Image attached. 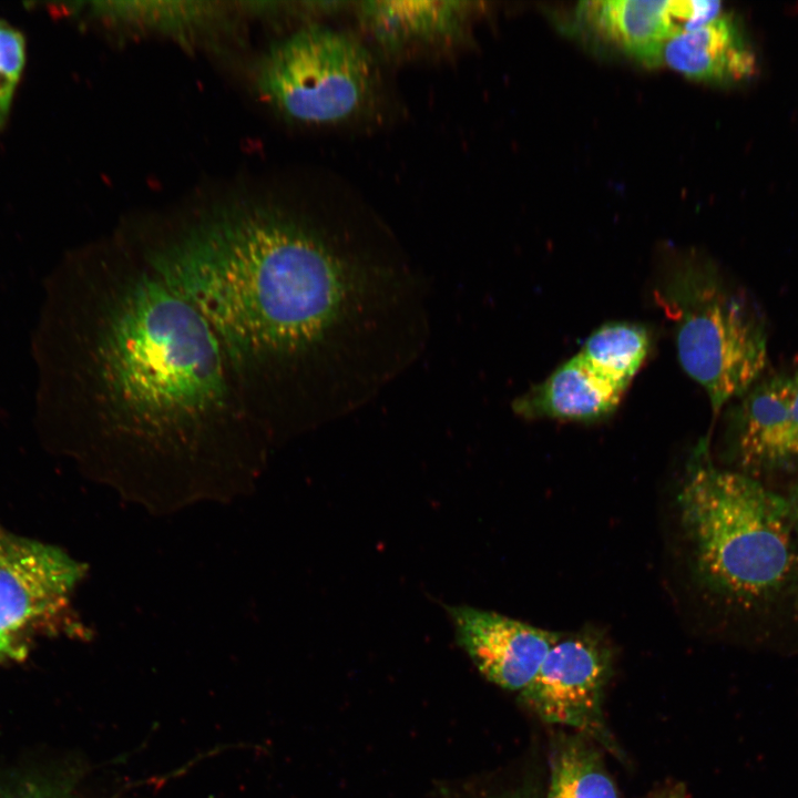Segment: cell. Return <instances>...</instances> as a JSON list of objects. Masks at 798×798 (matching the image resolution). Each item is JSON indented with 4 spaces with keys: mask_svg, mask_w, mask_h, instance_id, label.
Instances as JSON below:
<instances>
[{
    "mask_svg": "<svg viewBox=\"0 0 798 798\" xmlns=\"http://www.w3.org/2000/svg\"><path fill=\"white\" fill-rule=\"evenodd\" d=\"M137 257L207 321L272 440L364 407L429 338L401 254L272 205L204 213Z\"/></svg>",
    "mask_w": 798,
    "mask_h": 798,
    "instance_id": "cell-1",
    "label": "cell"
},
{
    "mask_svg": "<svg viewBox=\"0 0 798 798\" xmlns=\"http://www.w3.org/2000/svg\"><path fill=\"white\" fill-rule=\"evenodd\" d=\"M76 266L54 277L38 341L53 416L151 507L248 488L270 440L207 321L140 258Z\"/></svg>",
    "mask_w": 798,
    "mask_h": 798,
    "instance_id": "cell-2",
    "label": "cell"
},
{
    "mask_svg": "<svg viewBox=\"0 0 798 798\" xmlns=\"http://www.w3.org/2000/svg\"><path fill=\"white\" fill-rule=\"evenodd\" d=\"M677 509L694 572L709 592L754 611L798 593V535L787 498L717 467L704 440L688 460Z\"/></svg>",
    "mask_w": 798,
    "mask_h": 798,
    "instance_id": "cell-3",
    "label": "cell"
},
{
    "mask_svg": "<svg viewBox=\"0 0 798 798\" xmlns=\"http://www.w3.org/2000/svg\"><path fill=\"white\" fill-rule=\"evenodd\" d=\"M661 300L674 323L678 360L706 391L714 415L759 381L768 360L767 332L744 294L692 262L674 269Z\"/></svg>",
    "mask_w": 798,
    "mask_h": 798,
    "instance_id": "cell-4",
    "label": "cell"
},
{
    "mask_svg": "<svg viewBox=\"0 0 798 798\" xmlns=\"http://www.w3.org/2000/svg\"><path fill=\"white\" fill-rule=\"evenodd\" d=\"M257 88L294 122L337 126L374 108L380 79L370 50L355 35L309 24L272 45L257 68Z\"/></svg>",
    "mask_w": 798,
    "mask_h": 798,
    "instance_id": "cell-5",
    "label": "cell"
},
{
    "mask_svg": "<svg viewBox=\"0 0 798 798\" xmlns=\"http://www.w3.org/2000/svg\"><path fill=\"white\" fill-rule=\"evenodd\" d=\"M84 570L53 545L0 529V661L24 656L32 636L55 628Z\"/></svg>",
    "mask_w": 798,
    "mask_h": 798,
    "instance_id": "cell-6",
    "label": "cell"
},
{
    "mask_svg": "<svg viewBox=\"0 0 798 798\" xmlns=\"http://www.w3.org/2000/svg\"><path fill=\"white\" fill-rule=\"evenodd\" d=\"M610 674L611 653L601 637L590 631L561 633L520 697L546 723L594 729Z\"/></svg>",
    "mask_w": 798,
    "mask_h": 798,
    "instance_id": "cell-7",
    "label": "cell"
},
{
    "mask_svg": "<svg viewBox=\"0 0 798 798\" xmlns=\"http://www.w3.org/2000/svg\"><path fill=\"white\" fill-rule=\"evenodd\" d=\"M743 397L733 431L738 470L757 478L798 468V370L759 380Z\"/></svg>",
    "mask_w": 798,
    "mask_h": 798,
    "instance_id": "cell-8",
    "label": "cell"
},
{
    "mask_svg": "<svg viewBox=\"0 0 798 798\" xmlns=\"http://www.w3.org/2000/svg\"><path fill=\"white\" fill-rule=\"evenodd\" d=\"M459 645L491 683L522 692L561 633L470 606H450Z\"/></svg>",
    "mask_w": 798,
    "mask_h": 798,
    "instance_id": "cell-9",
    "label": "cell"
},
{
    "mask_svg": "<svg viewBox=\"0 0 798 798\" xmlns=\"http://www.w3.org/2000/svg\"><path fill=\"white\" fill-rule=\"evenodd\" d=\"M717 13L713 0H597L576 9L584 25L647 65L657 64L667 39L708 23Z\"/></svg>",
    "mask_w": 798,
    "mask_h": 798,
    "instance_id": "cell-10",
    "label": "cell"
},
{
    "mask_svg": "<svg viewBox=\"0 0 798 798\" xmlns=\"http://www.w3.org/2000/svg\"><path fill=\"white\" fill-rule=\"evenodd\" d=\"M469 1H360L356 13L383 50L399 53L415 45L463 35L473 12Z\"/></svg>",
    "mask_w": 798,
    "mask_h": 798,
    "instance_id": "cell-11",
    "label": "cell"
},
{
    "mask_svg": "<svg viewBox=\"0 0 798 798\" xmlns=\"http://www.w3.org/2000/svg\"><path fill=\"white\" fill-rule=\"evenodd\" d=\"M624 392L575 355L514 399L512 409L529 419L593 422L614 412Z\"/></svg>",
    "mask_w": 798,
    "mask_h": 798,
    "instance_id": "cell-12",
    "label": "cell"
},
{
    "mask_svg": "<svg viewBox=\"0 0 798 798\" xmlns=\"http://www.w3.org/2000/svg\"><path fill=\"white\" fill-rule=\"evenodd\" d=\"M661 63L688 78L712 82L743 80L756 69L753 51L727 14L667 39L658 52Z\"/></svg>",
    "mask_w": 798,
    "mask_h": 798,
    "instance_id": "cell-13",
    "label": "cell"
},
{
    "mask_svg": "<svg viewBox=\"0 0 798 798\" xmlns=\"http://www.w3.org/2000/svg\"><path fill=\"white\" fill-rule=\"evenodd\" d=\"M649 349L647 330L631 323H608L594 330L577 356L597 375L626 390Z\"/></svg>",
    "mask_w": 798,
    "mask_h": 798,
    "instance_id": "cell-14",
    "label": "cell"
},
{
    "mask_svg": "<svg viewBox=\"0 0 798 798\" xmlns=\"http://www.w3.org/2000/svg\"><path fill=\"white\" fill-rule=\"evenodd\" d=\"M548 798H618L597 756L579 743L564 745L555 757Z\"/></svg>",
    "mask_w": 798,
    "mask_h": 798,
    "instance_id": "cell-15",
    "label": "cell"
},
{
    "mask_svg": "<svg viewBox=\"0 0 798 798\" xmlns=\"http://www.w3.org/2000/svg\"><path fill=\"white\" fill-rule=\"evenodd\" d=\"M104 16L149 28L180 30L206 21L214 9L206 2H103Z\"/></svg>",
    "mask_w": 798,
    "mask_h": 798,
    "instance_id": "cell-16",
    "label": "cell"
},
{
    "mask_svg": "<svg viewBox=\"0 0 798 798\" xmlns=\"http://www.w3.org/2000/svg\"><path fill=\"white\" fill-rule=\"evenodd\" d=\"M24 40L0 20V127L4 124L14 89L24 64Z\"/></svg>",
    "mask_w": 798,
    "mask_h": 798,
    "instance_id": "cell-17",
    "label": "cell"
},
{
    "mask_svg": "<svg viewBox=\"0 0 798 798\" xmlns=\"http://www.w3.org/2000/svg\"><path fill=\"white\" fill-rule=\"evenodd\" d=\"M787 500L789 503L794 525L798 535V482L792 488Z\"/></svg>",
    "mask_w": 798,
    "mask_h": 798,
    "instance_id": "cell-18",
    "label": "cell"
},
{
    "mask_svg": "<svg viewBox=\"0 0 798 798\" xmlns=\"http://www.w3.org/2000/svg\"><path fill=\"white\" fill-rule=\"evenodd\" d=\"M1 798H48V796L38 789H24Z\"/></svg>",
    "mask_w": 798,
    "mask_h": 798,
    "instance_id": "cell-19",
    "label": "cell"
},
{
    "mask_svg": "<svg viewBox=\"0 0 798 798\" xmlns=\"http://www.w3.org/2000/svg\"><path fill=\"white\" fill-rule=\"evenodd\" d=\"M684 794L682 788H675L671 791L658 795L655 798H679Z\"/></svg>",
    "mask_w": 798,
    "mask_h": 798,
    "instance_id": "cell-20",
    "label": "cell"
},
{
    "mask_svg": "<svg viewBox=\"0 0 798 798\" xmlns=\"http://www.w3.org/2000/svg\"><path fill=\"white\" fill-rule=\"evenodd\" d=\"M503 798H535V797H533L531 795H525V794H513L510 796H505Z\"/></svg>",
    "mask_w": 798,
    "mask_h": 798,
    "instance_id": "cell-21",
    "label": "cell"
},
{
    "mask_svg": "<svg viewBox=\"0 0 798 798\" xmlns=\"http://www.w3.org/2000/svg\"><path fill=\"white\" fill-rule=\"evenodd\" d=\"M679 798H684V794Z\"/></svg>",
    "mask_w": 798,
    "mask_h": 798,
    "instance_id": "cell-22",
    "label": "cell"
}]
</instances>
